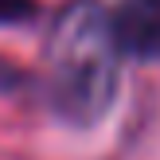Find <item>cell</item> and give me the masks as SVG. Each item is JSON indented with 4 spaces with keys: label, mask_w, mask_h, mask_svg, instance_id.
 <instances>
[{
    "label": "cell",
    "mask_w": 160,
    "mask_h": 160,
    "mask_svg": "<svg viewBox=\"0 0 160 160\" xmlns=\"http://www.w3.org/2000/svg\"><path fill=\"white\" fill-rule=\"evenodd\" d=\"M121 43L102 0H67L43 39V102L67 129H98L121 90Z\"/></svg>",
    "instance_id": "6da1fadb"
},
{
    "label": "cell",
    "mask_w": 160,
    "mask_h": 160,
    "mask_svg": "<svg viewBox=\"0 0 160 160\" xmlns=\"http://www.w3.org/2000/svg\"><path fill=\"white\" fill-rule=\"evenodd\" d=\"M109 16H113L121 55L160 62V0H117Z\"/></svg>",
    "instance_id": "7a4b0ae2"
},
{
    "label": "cell",
    "mask_w": 160,
    "mask_h": 160,
    "mask_svg": "<svg viewBox=\"0 0 160 160\" xmlns=\"http://www.w3.org/2000/svg\"><path fill=\"white\" fill-rule=\"evenodd\" d=\"M43 16L39 0H0V28H28Z\"/></svg>",
    "instance_id": "3957f363"
},
{
    "label": "cell",
    "mask_w": 160,
    "mask_h": 160,
    "mask_svg": "<svg viewBox=\"0 0 160 160\" xmlns=\"http://www.w3.org/2000/svg\"><path fill=\"white\" fill-rule=\"evenodd\" d=\"M31 86V74L28 70H20L16 62H4L0 59V90L4 94H20V90H28Z\"/></svg>",
    "instance_id": "277c9868"
}]
</instances>
